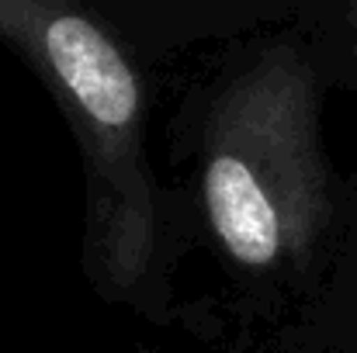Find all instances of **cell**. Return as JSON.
I'll list each match as a JSON object with an SVG mask.
<instances>
[{"label":"cell","mask_w":357,"mask_h":353,"mask_svg":"<svg viewBox=\"0 0 357 353\" xmlns=\"http://www.w3.org/2000/svg\"><path fill=\"white\" fill-rule=\"evenodd\" d=\"M202 194L219 246L250 270L302 260L330 222L309 59L274 42L219 87L205 118Z\"/></svg>","instance_id":"1"},{"label":"cell","mask_w":357,"mask_h":353,"mask_svg":"<svg viewBox=\"0 0 357 353\" xmlns=\"http://www.w3.org/2000/svg\"><path fill=\"white\" fill-rule=\"evenodd\" d=\"M0 38L70 121L87 170V267L108 295H128L153 267L160 229L142 146V84L115 38L63 3L0 0Z\"/></svg>","instance_id":"2"},{"label":"cell","mask_w":357,"mask_h":353,"mask_svg":"<svg viewBox=\"0 0 357 353\" xmlns=\"http://www.w3.org/2000/svg\"><path fill=\"white\" fill-rule=\"evenodd\" d=\"M351 49H354V63H357V7H351Z\"/></svg>","instance_id":"3"}]
</instances>
